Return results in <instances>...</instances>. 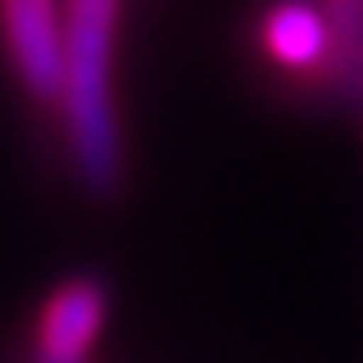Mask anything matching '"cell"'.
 Listing matches in <instances>:
<instances>
[{
	"label": "cell",
	"mask_w": 363,
	"mask_h": 363,
	"mask_svg": "<svg viewBox=\"0 0 363 363\" xmlns=\"http://www.w3.org/2000/svg\"><path fill=\"white\" fill-rule=\"evenodd\" d=\"M332 5H350V0H332Z\"/></svg>",
	"instance_id": "5"
},
{
	"label": "cell",
	"mask_w": 363,
	"mask_h": 363,
	"mask_svg": "<svg viewBox=\"0 0 363 363\" xmlns=\"http://www.w3.org/2000/svg\"><path fill=\"white\" fill-rule=\"evenodd\" d=\"M68 68H64V128L77 177L91 196L109 200L123 182V136L113 113V32L118 0H68Z\"/></svg>",
	"instance_id": "1"
},
{
	"label": "cell",
	"mask_w": 363,
	"mask_h": 363,
	"mask_svg": "<svg viewBox=\"0 0 363 363\" xmlns=\"http://www.w3.org/2000/svg\"><path fill=\"white\" fill-rule=\"evenodd\" d=\"M336 45L332 9H318L309 0H281L268 9L264 18V50L277 68H286L295 77H313L327 68Z\"/></svg>",
	"instance_id": "4"
},
{
	"label": "cell",
	"mask_w": 363,
	"mask_h": 363,
	"mask_svg": "<svg viewBox=\"0 0 363 363\" xmlns=\"http://www.w3.org/2000/svg\"><path fill=\"white\" fill-rule=\"evenodd\" d=\"M109 313V291L96 277H73L45 300L37 327V363H82Z\"/></svg>",
	"instance_id": "3"
},
{
	"label": "cell",
	"mask_w": 363,
	"mask_h": 363,
	"mask_svg": "<svg viewBox=\"0 0 363 363\" xmlns=\"http://www.w3.org/2000/svg\"><path fill=\"white\" fill-rule=\"evenodd\" d=\"M9 55L32 100L60 105L68 68V28L55 14V0H5Z\"/></svg>",
	"instance_id": "2"
}]
</instances>
